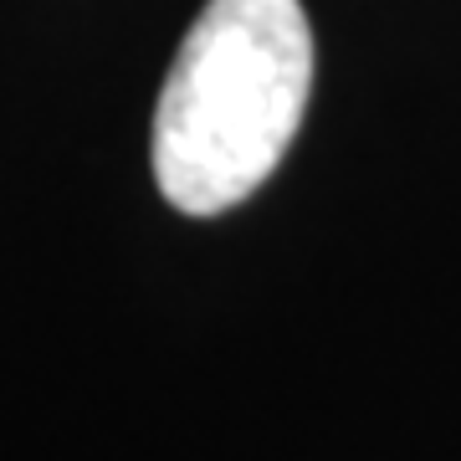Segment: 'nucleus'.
Returning <instances> with one entry per match:
<instances>
[{
  "instance_id": "f257e3e1",
  "label": "nucleus",
  "mask_w": 461,
  "mask_h": 461,
  "mask_svg": "<svg viewBox=\"0 0 461 461\" xmlns=\"http://www.w3.org/2000/svg\"><path fill=\"white\" fill-rule=\"evenodd\" d=\"M313 93L297 0H205L154 103V185L185 215H221L272 180Z\"/></svg>"
}]
</instances>
